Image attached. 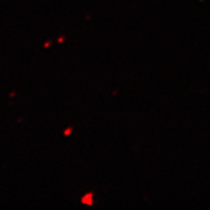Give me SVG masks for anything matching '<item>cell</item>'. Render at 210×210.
Instances as JSON below:
<instances>
[{"label": "cell", "instance_id": "7a4b0ae2", "mask_svg": "<svg viewBox=\"0 0 210 210\" xmlns=\"http://www.w3.org/2000/svg\"><path fill=\"white\" fill-rule=\"evenodd\" d=\"M71 132H72V129L71 127H69V129H67L64 132V135H69V134H71Z\"/></svg>", "mask_w": 210, "mask_h": 210}, {"label": "cell", "instance_id": "6da1fadb", "mask_svg": "<svg viewBox=\"0 0 210 210\" xmlns=\"http://www.w3.org/2000/svg\"><path fill=\"white\" fill-rule=\"evenodd\" d=\"M82 203L88 204V205H92L94 204V195L92 193H86L82 198Z\"/></svg>", "mask_w": 210, "mask_h": 210}]
</instances>
